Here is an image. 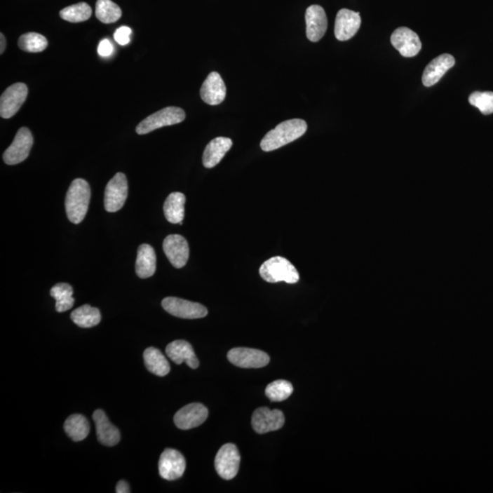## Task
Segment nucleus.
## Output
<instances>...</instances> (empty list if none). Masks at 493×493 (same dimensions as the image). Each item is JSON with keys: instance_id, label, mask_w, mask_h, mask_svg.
Masks as SVG:
<instances>
[{"instance_id": "obj_29", "label": "nucleus", "mask_w": 493, "mask_h": 493, "mask_svg": "<svg viewBox=\"0 0 493 493\" xmlns=\"http://www.w3.org/2000/svg\"><path fill=\"white\" fill-rule=\"evenodd\" d=\"M95 15L101 22L111 24L122 17V10L112 0H97Z\"/></svg>"}, {"instance_id": "obj_2", "label": "nucleus", "mask_w": 493, "mask_h": 493, "mask_svg": "<svg viewBox=\"0 0 493 493\" xmlns=\"http://www.w3.org/2000/svg\"><path fill=\"white\" fill-rule=\"evenodd\" d=\"M90 201V187L87 181L77 178L69 186L65 199L69 222L79 224L86 217Z\"/></svg>"}, {"instance_id": "obj_28", "label": "nucleus", "mask_w": 493, "mask_h": 493, "mask_svg": "<svg viewBox=\"0 0 493 493\" xmlns=\"http://www.w3.org/2000/svg\"><path fill=\"white\" fill-rule=\"evenodd\" d=\"M74 289L68 283H58L50 290L51 297L56 300V311L58 313L72 309L74 304Z\"/></svg>"}, {"instance_id": "obj_33", "label": "nucleus", "mask_w": 493, "mask_h": 493, "mask_svg": "<svg viewBox=\"0 0 493 493\" xmlns=\"http://www.w3.org/2000/svg\"><path fill=\"white\" fill-rule=\"evenodd\" d=\"M468 102L471 105L479 109L483 114L493 113L492 92H474L468 97Z\"/></svg>"}, {"instance_id": "obj_20", "label": "nucleus", "mask_w": 493, "mask_h": 493, "mask_svg": "<svg viewBox=\"0 0 493 493\" xmlns=\"http://www.w3.org/2000/svg\"><path fill=\"white\" fill-rule=\"evenodd\" d=\"M226 86L222 76L216 72L208 74L201 89V99L205 104L217 105L226 98Z\"/></svg>"}, {"instance_id": "obj_25", "label": "nucleus", "mask_w": 493, "mask_h": 493, "mask_svg": "<svg viewBox=\"0 0 493 493\" xmlns=\"http://www.w3.org/2000/svg\"><path fill=\"white\" fill-rule=\"evenodd\" d=\"M144 361L147 370L156 376L165 377L170 372V365L161 351L149 347L144 351Z\"/></svg>"}, {"instance_id": "obj_3", "label": "nucleus", "mask_w": 493, "mask_h": 493, "mask_svg": "<svg viewBox=\"0 0 493 493\" xmlns=\"http://www.w3.org/2000/svg\"><path fill=\"white\" fill-rule=\"evenodd\" d=\"M259 274L263 280L270 283L284 281L293 284L300 280L297 269L288 259L280 256L273 257L263 263L259 268Z\"/></svg>"}, {"instance_id": "obj_27", "label": "nucleus", "mask_w": 493, "mask_h": 493, "mask_svg": "<svg viewBox=\"0 0 493 493\" xmlns=\"http://www.w3.org/2000/svg\"><path fill=\"white\" fill-rule=\"evenodd\" d=\"M65 431L74 441L86 440L90 432L89 421L86 417L80 414H74L66 419Z\"/></svg>"}, {"instance_id": "obj_8", "label": "nucleus", "mask_w": 493, "mask_h": 493, "mask_svg": "<svg viewBox=\"0 0 493 493\" xmlns=\"http://www.w3.org/2000/svg\"><path fill=\"white\" fill-rule=\"evenodd\" d=\"M162 306L171 316L178 318L199 319L208 316V309L203 305L180 298H165Z\"/></svg>"}, {"instance_id": "obj_11", "label": "nucleus", "mask_w": 493, "mask_h": 493, "mask_svg": "<svg viewBox=\"0 0 493 493\" xmlns=\"http://www.w3.org/2000/svg\"><path fill=\"white\" fill-rule=\"evenodd\" d=\"M285 422L283 413L279 410H271L268 407H259L254 411L252 425L259 434L279 431Z\"/></svg>"}, {"instance_id": "obj_6", "label": "nucleus", "mask_w": 493, "mask_h": 493, "mask_svg": "<svg viewBox=\"0 0 493 493\" xmlns=\"http://www.w3.org/2000/svg\"><path fill=\"white\" fill-rule=\"evenodd\" d=\"M33 135L27 127H21L15 136L11 147L5 151L3 159L7 165L20 164L28 158L30 150L33 147Z\"/></svg>"}, {"instance_id": "obj_13", "label": "nucleus", "mask_w": 493, "mask_h": 493, "mask_svg": "<svg viewBox=\"0 0 493 493\" xmlns=\"http://www.w3.org/2000/svg\"><path fill=\"white\" fill-rule=\"evenodd\" d=\"M391 43L402 56L407 58L417 55L422 48L419 35L406 27H400L392 33Z\"/></svg>"}, {"instance_id": "obj_31", "label": "nucleus", "mask_w": 493, "mask_h": 493, "mask_svg": "<svg viewBox=\"0 0 493 493\" xmlns=\"http://www.w3.org/2000/svg\"><path fill=\"white\" fill-rule=\"evenodd\" d=\"M18 45L26 53H41L48 47V39L37 32H28L21 35Z\"/></svg>"}, {"instance_id": "obj_9", "label": "nucleus", "mask_w": 493, "mask_h": 493, "mask_svg": "<svg viewBox=\"0 0 493 493\" xmlns=\"http://www.w3.org/2000/svg\"><path fill=\"white\" fill-rule=\"evenodd\" d=\"M28 93L25 83H17L8 87L0 98V116L4 119L14 116L25 102Z\"/></svg>"}, {"instance_id": "obj_14", "label": "nucleus", "mask_w": 493, "mask_h": 493, "mask_svg": "<svg viewBox=\"0 0 493 493\" xmlns=\"http://www.w3.org/2000/svg\"><path fill=\"white\" fill-rule=\"evenodd\" d=\"M163 250L168 261L175 268L181 269L189 258V247L186 238L181 235H169L163 242Z\"/></svg>"}, {"instance_id": "obj_34", "label": "nucleus", "mask_w": 493, "mask_h": 493, "mask_svg": "<svg viewBox=\"0 0 493 493\" xmlns=\"http://www.w3.org/2000/svg\"><path fill=\"white\" fill-rule=\"evenodd\" d=\"M131 34L132 29L128 28V27L123 26L116 29V32H114V38L118 44L126 46L130 42V36Z\"/></svg>"}, {"instance_id": "obj_24", "label": "nucleus", "mask_w": 493, "mask_h": 493, "mask_svg": "<svg viewBox=\"0 0 493 493\" xmlns=\"http://www.w3.org/2000/svg\"><path fill=\"white\" fill-rule=\"evenodd\" d=\"M184 203H186V196L182 193L174 192L168 196L164 204V214L168 222L182 225Z\"/></svg>"}, {"instance_id": "obj_22", "label": "nucleus", "mask_w": 493, "mask_h": 493, "mask_svg": "<svg viewBox=\"0 0 493 493\" xmlns=\"http://www.w3.org/2000/svg\"><path fill=\"white\" fill-rule=\"evenodd\" d=\"M232 144L231 139L228 137H217L210 142L203 154L205 168H213L214 166L219 165L223 157L232 147Z\"/></svg>"}, {"instance_id": "obj_26", "label": "nucleus", "mask_w": 493, "mask_h": 493, "mask_svg": "<svg viewBox=\"0 0 493 493\" xmlns=\"http://www.w3.org/2000/svg\"><path fill=\"white\" fill-rule=\"evenodd\" d=\"M71 319L81 328H92L101 323L102 316L99 309L86 304L72 311Z\"/></svg>"}, {"instance_id": "obj_5", "label": "nucleus", "mask_w": 493, "mask_h": 493, "mask_svg": "<svg viewBox=\"0 0 493 493\" xmlns=\"http://www.w3.org/2000/svg\"><path fill=\"white\" fill-rule=\"evenodd\" d=\"M241 456L238 447L229 443L220 447L215 459L217 474L226 480H232L240 470Z\"/></svg>"}, {"instance_id": "obj_36", "label": "nucleus", "mask_w": 493, "mask_h": 493, "mask_svg": "<svg viewBox=\"0 0 493 493\" xmlns=\"http://www.w3.org/2000/svg\"><path fill=\"white\" fill-rule=\"evenodd\" d=\"M116 492L117 493L131 492V491H130V487L128 485V483L125 482V480H120V482H118L117 485H116Z\"/></svg>"}, {"instance_id": "obj_18", "label": "nucleus", "mask_w": 493, "mask_h": 493, "mask_svg": "<svg viewBox=\"0 0 493 493\" xmlns=\"http://www.w3.org/2000/svg\"><path fill=\"white\" fill-rule=\"evenodd\" d=\"M455 65L454 57L450 54H441L426 66L422 75V83L426 87L433 86Z\"/></svg>"}, {"instance_id": "obj_30", "label": "nucleus", "mask_w": 493, "mask_h": 493, "mask_svg": "<svg viewBox=\"0 0 493 493\" xmlns=\"http://www.w3.org/2000/svg\"><path fill=\"white\" fill-rule=\"evenodd\" d=\"M92 14V8L86 2L69 6L60 12V16L62 20L72 23L83 22L89 20Z\"/></svg>"}, {"instance_id": "obj_15", "label": "nucleus", "mask_w": 493, "mask_h": 493, "mask_svg": "<svg viewBox=\"0 0 493 493\" xmlns=\"http://www.w3.org/2000/svg\"><path fill=\"white\" fill-rule=\"evenodd\" d=\"M208 417V408L204 405L192 403L181 408L175 414V426L182 431H187L203 424Z\"/></svg>"}, {"instance_id": "obj_16", "label": "nucleus", "mask_w": 493, "mask_h": 493, "mask_svg": "<svg viewBox=\"0 0 493 493\" xmlns=\"http://www.w3.org/2000/svg\"><path fill=\"white\" fill-rule=\"evenodd\" d=\"M361 22V17L358 12L347 8L339 11L335 24V38L340 41H349L358 33Z\"/></svg>"}, {"instance_id": "obj_10", "label": "nucleus", "mask_w": 493, "mask_h": 493, "mask_svg": "<svg viewBox=\"0 0 493 493\" xmlns=\"http://www.w3.org/2000/svg\"><path fill=\"white\" fill-rule=\"evenodd\" d=\"M231 364L241 368H261L270 363V356L261 350L238 347L228 353Z\"/></svg>"}, {"instance_id": "obj_4", "label": "nucleus", "mask_w": 493, "mask_h": 493, "mask_svg": "<svg viewBox=\"0 0 493 493\" xmlns=\"http://www.w3.org/2000/svg\"><path fill=\"white\" fill-rule=\"evenodd\" d=\"M186 118V113L180 107H169L145 118L136 127L138 135H147L162 127L174 126L182 123Z\"/></svg>"}, {"instance_id": "obj_12", "label": "nucleus", "mask_w": 493, "mask_h": 493, "mask_svg": "<svg viewBox=\"0 0 493 493\" xmlns=\"http://www.w3.org/2000/svg\"><path fill=\"white\" fill-rule=\"evenodd\" d=\"M186 459L180 452L166 449L159 459L160 476L166 480H175L183 476L186 471Z\"/></svg>"}, {"instance_id": "obj_7", "label": "nucleus", "mask_w": 493, "mask_h": 493, "mask_svg": "<svg viewBox=\"0 0 493 493\" xmlns=\"http://www.w3.org/2000/svg\"><path fill=\"white\" fill-rule=\"evenodd\" d=\"M128 196V182L125 174L117 173L107 184L104 192V208L108 212H116L125 205Z\"/></svg>"}, {"instance_id": "obj_37", "label": "nucleus", "mask_w": 493, "mask_h": 493, "mask_svg": "<svg viewBox=\"0 0 493 493\" xmlns=\"http://www.w3.org/2000/svg\"><path fill=\"white\" fill-rule=\"evenodd\" d=\"M0 42H1V46H0V53L3 54L5 51L6 46H7V43H6V38L5 36L3 35V33L0 34Z\"/></svg>"}, {"instance_id": "obj_32", "label": "nucleus", "mask_w": 493, "mask_h": 493, "mask_svg": "<svg viewBox=\"0 0 493 493\" xmlns=\"http://www.w3.org/2000/svg\"><path fill=\"white\" fill-rule=\"evenodd\" d=\"M293 386L292 383L287 380L274 381L266 387L265 394L272 402H281L286 400L292 394Z\"/></svg>"}, {"instance_id": "obj_21", "label": "nucleus", "mask_w": 493, "mask_h": 493, "mask_svg": "<svg viewBox=\"0 0 493 493\" xmlns=\"http://www.w3.org/2000/svg\"><path fill=\"white\" fill-rule=\"evenodd\" d=\"M166 353L175 364L181 365L184 362L190 368L198 367V359L196 358L193 347L189 342L184 340L172 342L166 346Z\"/></svg>"}, {"instance_id": "obj_19", "label": "nucleus", "mask_w": 493, "mask_h": 493, "mask_svg": "<svg viewBox=\"0 0 493 493\" xmlns=\"http://www.w3.org/2000/svg\"><path fill=\"white\" fill-rule=\"evenodd\" d=\"M93 421L95 423L97 438L102 445L114 447L119 443L121 434L119 429L109 421L107 414L102 410H97L93 413Z\"/></svg>"}, {"instance_id": "obj_17", "label": "nucleus", "mask_w": 493, "mask_h": 493, "mask_svg": "<svg viewBox=\"0 0 493 493\" xmlns=\"http://www.w3.org/2000/svg\"><path fill=\"white\" fill-rule=\"evenodd\" d=\"M306 35L313 42L319 41L325 36L328 22L325 11L319 5H313L307 8L305 14Z\"/></svg>"}, {"instance_id": "obj_1", "label": "nucleus", "mask_w": 493, "mask_h": 493, "mask_svg": "<svg viewBox=\"0 0 493 493\" xmlns=\"http://www.w3.org/2000/svg\"><path fill=\"white\" fill-rule=\"evenodd\" d=\"M307 131V123L302 119L284 121L263 137L261 147L264 152L279 149L297 140Z\"/></svg>"}, {"instance_id": "obj_23", "label": "nucleus", "mask_w": 493, "mask_h": 493, "mask_svg": "<svg viewBox=\"0 0 493 493\" xmlns=\"http://www.w3.org/2000/svg\"><path fill=\"white\" fill-rule=\"evenodd\" d=\"M156 269V256L155 250L148 244H142L138 248L136 259L135 271L141 279H147L155 274Z\"/></svg>"}, {"instance_id": "obj_35", "label": "nucleus", "mask_w": 493, "mask_h": 493, "mask_svg": "<svg viewBox=\"0 0 493 493\" xmlns=\"http://www.w3.org/2000/svg\"><path fill=\"white\" fill-rule=\"evenodd\" d=\"M98 54L101 57L111 56L114 53V46L112 42L107 39H102L98 45Z\"/></svg>"}]
</instances>
